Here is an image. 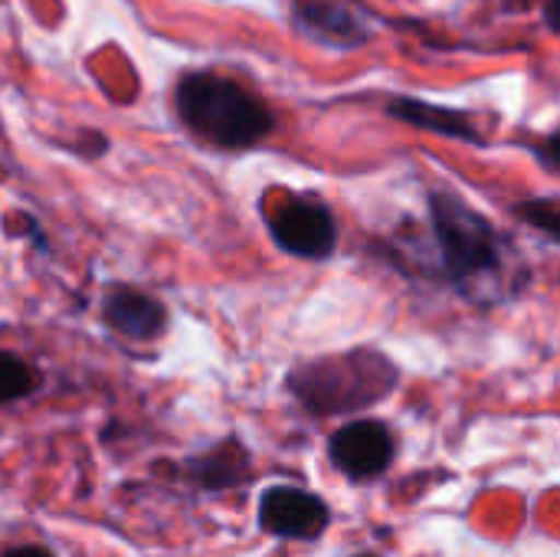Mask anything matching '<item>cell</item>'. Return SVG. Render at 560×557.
Returning <instances> with one entry per match:
<instances>
[{
    "label": "cell",
    "mask_w": 560,
    "mask_h": 557,
    "mask_svg": "<svg viewBox=\"0 0 560 557\" xmlns=\"http://www.w3.org/2000/svg\"><path fill=\"white\" fill-rule=\"evenodd\" d=\"M3 557H56L52 552L39 548V545H23V548H10Z\"/></svg>",
    "instance_id": "cell-13"
},
{
    "label": "cell",
    "mask_w": 560,
    "mask_h": 557,
    "mask_svg": "<svg viewBox=\"0 0 560 557\" xmlns=\"http://www.w3.org/2000/svg\"><path fill=\"white\" fill-rule=\"evenodd\" d=\"M39 387V374L16 355H0V401L13 404L20 397H30Z\"/></svg>",
    "instance_id": "cell-10"
},
{
    "label": "cell",
    "mask_w": 560,
    "mask_h": 557,
    "mask_svg": "<svg viewBox=\"0 0 560 557\" xmlns=\"http://www.w3.org/2000/svg\"><path fill=\"white\" fill-rule=\"evenodd\" d=\"M541 158L548 161V164H555V167H560V131L558 135H551V141L541 148Z\"/></svg>",
    "instance_id": "cell-12"
},
{
    "label": "cell",
    "mask_w": 560,
    "mask_h": 557,
    "mask_svg": "<svg viewBox=\"0 0 560 557\" xmlns=\"http://www.w3.org/2000/svg\"><path fill=\"white\" fill-rule=\"evenodd\" d=\"M433 230L443 253V266L453 279H472L499 266V243L482 213L466 207L459 197L440 190L430 197Z\"/></svg>",
    "instance_id": "cell-2"
},
{
    "label": "cell",
    "mask_w": 560,
    "mask_h": 557,
    "mask_svg": "<svg viewBox=\"0 0 560 557\" xmlns=\"http://www.w3.org/2000/svg\"><path fill=\"white\" fill-rule=\"evenodd\" d=\"M269 230L285 253L305 256V259L328 256L338 240L328 207L318 200H305V197H292L279 204V210L269 217Z\"/></svg>",
    "instance_id": "cell-5"
},
{
    "label": "cell",
    "mask_w": 560,
    "mask_h": 557,
    "mask_svg": "<svg viewBox=\"0 0 560 557\" xmlns=\"http://www.w3.org/2000/svg\"><path fill=\"white\" fill-rule=\"evenodd\" d=\"M354 557H377V555H354Z\"/></svg>",
    "instance_id": "cell-15"
},
{
    "label": "cell",
    "mask_w": 560,
    "mask_h": 557,
    "mask_svg": "<svg viewBox=\"0 0 560 557\" xmlns=\"http://www.w3.org/2000/svg\"><path fill=\"white\" fill-rule=\"evenodd\" d=\"M180 118L223 148H246L272 131V112L223 76L194 72L177 85Z\"/></svg>",
    "instance_id": "cell-1"
},
{
    "label": "cell",
    "mask_w": 560,
    "mask_h": 557,
    "mask_svg": "<svg viewBox=\"0 0 560 557\" xmlns=\"http://www.w3.org/2000/svg\"><path fill=\"white\" fill-rule=\"evenodd\" d=\"M518 217L532 227H538L541 233H548L555 243H560V207L551 200H528L518 204Z\"/></svg>",
    "instance_id": "cell-11"
},
{
    "label": "cell",
    "mask_w": 560,
    "mask_h": 557,
    "mask_svg": "<svg viewBox=\"0 0 560 557\" xmlns=\"http://www.w3.org/2000/svg\"><path fill=\"white\" fill-rule=\"evenodd\" d=\"M390 115H397V118H404V121H410L417 128L446 135V138H476L472 121L463 112L443 108V105H430V102H420V98H394L390 102Z\"/></svg>",
    "instance_id": "cell-8"
},
{
    "label": "cell",
    "mask_w": 560,
    "mask_h": 557,
    "mask_svg": "<svg viewBox=\"0 0 560 557\" xmlns=\"http://www.w3.org/2000/svg\"><path fill=\"white\" fill-rule=\"evenodd\" d=\"M184 473L203 492H223V489L240 486L249 476V453L240 440H226V443L213 446L210 453L187 460Z\"/></svg>",
    "instance_id": "cell-7"
},
{
    "label": "cell",
    "mask_w": 560,
    "mask_h": 557,
    "mask_svg": "<svg viewBox=\"0 0 560 557\" xmlns=\"http://www.w3.org/2000/svg\"><path fill=\"white\" fill-rule=\"evenodd\" d=\"M256 512L259 529L282 542H318L331 525L328 502L299 486H269Z\"/></svg>",
    "instance_id": "cell-3"
},
{
    "label": "cell",
    "mask_w": 560,
    "mask_h": 557,
    "mask_svg": "<svg viewBox=\"0 0 560 557\" xmlns=\"http://www.w3.org/2000/svg\"><path fill=\"white\" fill-rule=\"evenodd\" d=\"M328 456L335 469L354 483L377 479L394 463V437L381 420H354L331 433Z\"/></svg>",
    "instance_id": "cell-4"
},
{
    "label": "cell",
    "mask_w": 560,
    "mask_h": 557,
    "mask_svg": "<svg viewBox=\"0 0 560 557\" xmlns=\"http://www.w3.org/2000/svg\"><path fill=\"white\" fill-rule=\"evenodd\" d=\"M302 23L315 36H322L335 46H351V43L364 39V26L345 7H335V3H308L302 10Z\"/></svg>",
    "instance_id": "cell-9"
},
{
    "label": "cell",
    "mask_w": 560,
    "mask_h": 557,
    "mask_svg": "<svg viewBox=\"0 0 560 557\" xmlns=\"http://www.w3.org/2000/svg\"><path fill=\"white\" fill-rule=\"evenodd\" d=\"M105 322L135 341H151L164 332V305L138 289H118L105 299Z\"/></svg>",
    "instance_id": "cell-6"
},
{
    "label": "cell",
    "mask_w": 560,
    "mask_h": 557,
    "mask_svg": "<svg viewBox=\"0 0 560 557\" xmlns=\"http://www.w3.org/2000/svg\"><path fill=\"white\" fill-rule=\"evenodd\" d=\"M548 20H551V26L560 33V0H548Z\"/></svg>",
    "instance_id": "cell-14"
}]
</instances>
